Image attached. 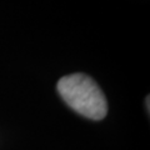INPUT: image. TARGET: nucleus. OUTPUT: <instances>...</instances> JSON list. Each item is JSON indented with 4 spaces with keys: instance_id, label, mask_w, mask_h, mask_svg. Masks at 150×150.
I'll list each match as a JSON object with an SVG mask.
<instances>
[{
    "instance_id": "obj_1",
    "label": "nucleus",
    "mask_w": 150,
    "mask_h": 150,
    "mask_svg": "<svg viewBox=\"0 0 150 150\" xmlns=\"http://www.w3.org/2000/svg\"><path fill=\"white\" fill-rule=\"evenodd\" d=\"M58 91L63 100L80 115L91 120H101L108 112L104 93L90 76L71 74L58 81Z\"/></svg>"
}]
</instances>
